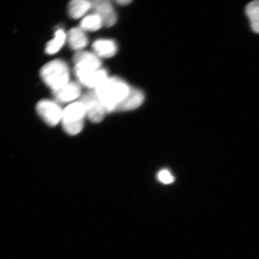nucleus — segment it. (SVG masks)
<instances>
[{"instance_id":"obj_2","label":"nucleus","mask_w":259,"mask_h":259,"mask_svg":"<svg viewBox=\"0 0 259 259\" xmlns=\"http://www.w3.org/2000/svg\"><path fill=\"white\" fill-rule=\"evenodd\" d=\"M40 76L44 82L54 92L69 82V67L63 60L52 61L41 68Z\"/></svg>"},{"instance_id":"obj_8","label":"nucleus","mask_w":259,"mask_h":259,"mask_svg":"<svg viewBox=\"0 0 259 259\" xmlns=\"http://www.w3.org/2000/svg\"><path fill=\"white\" fill-rule=\"evenodd\" d=\"M76 75L83 85L95 90L108 79L106 70L101 68L91 72L76 73Z\"/></svg>"},{"instance_id":"obj_7","label":"nucleus","mask_w":259,"mask_h":259,"mask_svg":"<svg viewBox=\"0 0 259 259\" xmlns=\"http://www.w3.org/2000/svg\"><path fill=\"white\" fill-rule=\"evenodd\" d=\"M92 8L95 14L102 19L103 25L112 27L117 21V16L111 3L106 0H96L92 2Z\"/></svg>"},{"instance_id":"obj_4","label":"nucleus","mask_w":259,"mask_h":259,"mask_svg":"<svg viewBox=\"0 0 259 259\" xmlns=\"http://www.w3.org/2000/svg\"><path fill=\"white\" fill-rule=\"evenodd\" d=\"M36 110L38 115L47 124L55 126L62 119V109L56 103L51 100H41L37 103Z\"/></svg>"},{"instance_id":"obj_12","label":"nucleus","mask_w":259,"mask_h":259,"mask_svg":"<svg viewBox=\"0 0 259 259\" xmlns=\"http://www.w3.org/2000/svg\"><path fill=\"white\" fill-rule=\"evenodd\" d=\"M67 40L71 48L81 51L88 44V38L82 28L71 29L67 35Z\"/></svg>"},{"instance_id":"obj_11","label":"nucleus","mask_w":259,"mask_h":259,"mask_svg":"<svg viewBox=\"0 0 259 259\" xmlns=\"http://www.w3.org/2000/svg\"><path fill=\"white\" fill-rule=\"evenodd\" d=\"M94 51L99 57L111 58L117 52L118 47L115 42L110 39H100L94 42Z\"/></svg>"},{"instance_id":"obj_18","label":"nucleus","mask_w":259,"mask_h":259,"mask_svg":"<svg viewBox=\"0 0 259 259\" xmlns=\"http://www.w3.org/2000/svg\"><path fill=\"white\" fill-rule=\"evenodd\" d=\"M116 3L120 5H127L129 3H131V1H128V0H121V1H117Z\"/></svg>"},{"instance_id":"obj_15","label":"nucleus","mask_w":259,"mask_h":259,"mask_svg":"<svg viewBox=\"0 0 259 259\" xmlns=\"http://www.w3.org/2000/svg\"><path fill=\"white\" fill-rule=\"evenodd\" d=\"M67 35L63 30H58L55 32L53 40L49 41L47 45L45 51L48 54L53 55L59 51L63 47L66 40Z\"/></svg>"},{"instance_id":"obj_9","label":"nucleus","mask_w":259,"mask_h":259,"mask_svg":"<svg viewBox=\"0 0 259 259\" xmlns=\"http://www.w3.org/2000/svg\"><path fill=\"white\" fill-rule=\"evenodd\" d=\"M143 92L137 89H132L128 95L119 103L116 111H132L141 106L144 101Z\"/></svg>"},{"instance_id":"obj_3","label":"nucleus","mask_w":259,"mask_h":259,"mask_svg":"<svg viewBox=\"0 0 259 259\" xmlns=\"http://www.w3.org/2000/svg\"><path fill=\"white\" fill-rule=\"evenodd\" d=\"M86 116L85 107L80 102H74L63 110L61 121L63 128L70 135L79 134L83 127Z\"/></svg>"},{"instance_id":"obj_1","label":"nucleus","mask_w":259,"mask_h":259,"mask_svg":"<svg viewBox=\"0 0 259 259\" xmlns=\"http://www.w3.org/2000/svg\"><path fill=\"white\" fill-rule=\"evenodd\" d=\"M131 87L119 77H108L105 82L95 90L97 98L106 112L116 111V109L128 95Z\"/></svg>"},{"instance_id":"obj_13","label":"nucleus","mask_w":259,"mask_h":259,"mask_svg":"<svg viewBox=\"0 0 259 259\" xmlns=\"http://www.w3.org/2000/svg\"><path fill=\"white\" fill-rule=\"evenodd\" d=\"M92 8V2L87 0H74L71 2L68 8V12L71 18L78 19Z\"/></svg>"},{"instance_id":"obj_6","label":"nucleus","mask_w":259,"mask_h":259,"mask_svg":"<svg viewBox=\"0 0 259 259\" xmlns=\"http://www.w3.org/2000/svg\"><path fill=\"white\" fill-rule=\"evenodd\" d=\"M75 73L91 72L100 69L101 61L96 54L79 51L73 57Z\"/></svg>"},{"instance_id":"obj_10","label":"nucleus","mask_w":259,"mask_h":259,"mask_svg":"<svg viewBox=\"0 0 259 259\" xmlns=\"http://www.w3.org/2000/svg\"><path fill=\"white\" fill-rule=\"evenodd\" d=\"M58 101L67 103L75 100L80 95V87L75 82H69L62 88L53 92Z\"/></svg>"},{"instance_id":"obj_16","label":"nucleus","mask_w":259,"mask_h":259,"mask_svg":"<svg viewBox=\"0 0 259 259\" xmlns=\"http://www.w3.org/2000/svg\"><path fill=\"white\" fill-rule=\"evenodd\" d=\"M103 25L102 19L97 14L86 16L80 23V28L83 30L94 31L99 30Z\"/></svg>"},{"instance_id":"obj_14","label":"nucleus","mask_w":259,"mask_h":259,"mask_svg":"<svg viewBox=\"0 0 259 259\" xmlns=\"http://www.w3.org/2000/svg\"><path fill=\"white\" fill-rule=\"evenodd\" d=\"M245 14L250 21L251 30L259 34V0L248 3L246 6Z\"/></svg>"},{"instance_id":"obj_5","label":"nucleus","mask_w":259,"mask_h":259,"mask_svg":"<svg viewBox=\"0 0 259 259\" xmlns=\"http://www.w3.org/2000/svg\"><path fill=\"white\" fill-rule=\"evenodd\" d=\"M80 102L85 107L86 116L91 121L99 123L103 120L106 111L95 93L85 94Z\"/></svg>"},{"instance_id":"obj_17","label":"nucleus","mask_w":259,"mask_h":259,"mask_svg":"<svg viewBox=\"0 0 259 259\" xmlns=\"http://www.w3.org/2000/svg\"><path fill=\"white\" fill-rule=\"evenodd\" d=\"M158 180L160 182L164 184H170L174 182V178L171 176L169 171L167 170H163L160 171L158 175Z\"/></svg>"}]
</instances>
